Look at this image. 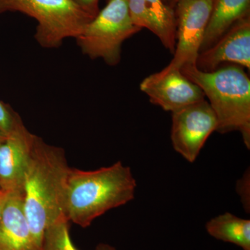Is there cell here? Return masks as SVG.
Masks as SVG:
<instances>
[{
    "mask_svg": "<svg viewBox=\"0 0 250 250\" xmlns=\"http://www.w3.org/2000/svg\"><path fill=\"white\" fill-rule=\"evenodd\" d=\"M0 190H1V189H0Z\"/></svg>",
    "mask_w": 250,
    "mask_h": 250,
    "instance_id": "cb8c5ba5",
    "label": "cell"
},
{
    "mask_svg": "<svg viewBox=\"0 0 250 250\" xmlns=\"http://www.w3.org/2000/svg\"><path fill=\"white\" fill-rule=\"evenodd\" d=\"M217 128V117L205 100L172 112L171 141L174 150L193 163Z\"/></svg>",
    "mask_w": 250,
    "mask_h": 250,
    "instance_id": "52a82bcc",
    "label": "cell"
},
{
    "mask_svg": "<svg viewBox=\"0 0 250 250\" xmlns=\"http://www.w3.org/2000/svg\"><path fill=\"white\" fill-rule=\"evenodd\" d=\"M136 181L131 168L118 161L95 170L70 168L64 200V214L82 228L108 210L134 200Z\"/></svg>",
    "mask_w": 250,
    "mask_h": 250,
    "instance_id": "7a4b0ae2",
    "label": "cell"
},
{
    "mask_svg": "<svg viewBox=\"0 0 250 250\" xmlns=\"http://www.w3.org/2000/svg\"><path fill=\"white\" fill-rule=\"evenodd\" d=\"M206 230L218 241L231 243L243 250H250V220L248 219L227 212L207 222Z\"/></svg>",
    "mask_w": 250,
    "mask_h": 250,
    "instance_id": "5bb4252c",
    "label": "cell"
},
{
    "mask_svg": "<svg viewBox=\"0 0 250 250\" xmlns=\"http://www.w3.org/2000/svg\"><path fill=\"white\" fill-rule=\"evenodd\" d=\"M250 172H246L241 179L237 182V192L241 197L245 209L250 211Z\"/></svg>",
    "mask_w": 250,
    "mask_h": 250,
    "instance_id": "e0dca14e",
    "label": "cell"
},
{
    "mask_svg": "<svg viewBox=\"0 0 250 250\" xmlns=\"http://www.w3.org/2000/svg\"><path fill=\"white\" fill-rule=\"evenodd\" d=\"M70 167L65 151L35 136L23 182L24 208L36 246L42 250L48 225L64 214V200Z\"/></svg>",
    "mask_w": 250,
    "mask_h": 250,
    "instance_id": "6da1fadb",
    "label": "cell"
},
{
    "mask_svg": "<svg viewBox=\"0 0 250 250\" xmlns=\"http://www.w3.org/2000/svg\"><path fill=\"white\" fill-rule=\"evenodd\" d=\"M5 138V135L3 134V133H1V131H0V143L1 142V141H3V140Z\"/></svg>",
    "mask_w": 250,
    "mask_h": 250,
    "instance_id": "7402d4cb",
    "label": "cell"
},
{
    "mask_svg": "<svg viewBox=\"0 0 250 250\" xmlns=\"http://www.w3.org/2000/svg\"><path fill=\"white\" fill-rule=\"evenodd\" d=\"M21 118L9 105L0 101V131L6 136L9 134Z\"/></svg>",
    "mask_w": 250,
    "mask_h": 250,
    "instance_id": "2e32d148",
    "label": "cell"
},
{
    "mask_svg": "<svg viewBox=\"0 0 250 250\" xmlns=\"http://www.w3.org/2000/svg\"><path fill=\"white\" fill-rule=\"evenodd\" d=\"M177 1H178V0H170V6L171 7L174 8V6H175V4L177 3Z\"/></svg>",
    "mask_w": 250,
    "mask_h": 250,
    "instance_id": "44dd1931",
    "label": "cell"
},
{
    "mask_svg": "<svg viewBox=\"0 0 250 250\" xmlns=\"http://www.w3.org/2000/svg\"><path fill=\"white\" fill-rule=\"evenodd\" d=\"M225 62H232L250 70V16L242 18L216 42L197 57L196 67L210 72Z\"/></svg>",
    "mask_w": 250,
    "mask_h": 250,
    "instance_id": "30bf717a",
    "label": "cell"
},
{
    "mask_svg": "<svg viewBox=\"0 0 250 250\" xmlns=\"http://www.w3.org/2000/svg\"><path fill=\"white\" fill-rule=\"evenodd\" d=\"M213 0H178L174 6L177 31L174 57L167 66L180 69L196 62Z\"/></svg>",
    "mask_w": 250,
    "mask_h": 250,
    "instance_id": "8992f818",
    "label": "cell"
},
{
    "mask_svg": "<svg viewBox=\"0 0 250 250\" xmlns=\"http://www.w3.org/2000/svg\"><path fill=\"white\" fill-rule=\"evenodd\" d=\"M141 30L131 21L127 0H108L75 39L84 55L115 66L121 62L123 42Z\"/></svg>",
    "mask_w": 250,
    "mask_h": 250,
    "instance_id": "5b68a950",
    "label": "cell"
},
{
    "mask_svg": "<svg viewBox=\"0 0 250 250\" xmlns=\"http://www.w3.org/2000/svg\"><path fill=\"white\" fill-rule=\"evenodd\" d=\"M131 21L136 27L155 34L166 48L174 54L177 20L174 8L164 0H127Z\"/></svg>",
    "mask_w": 250,
    "mask_h": 250,
    "instance_id": "8fae6325",
    "label": "cell"
},
{
    "mask_svg": "<svg viewBox=\"0 0 250 250\" xmlns=\"http://www.w3.org/2000/svg\"><path fill=\"white\" fill-rule=\"evenodd\" d=\"M9 192L4 191V190H0V220H1V213H2L3 207L6 201Z\"/></svg>",
    "mask_w": 250,
    "mask_h": 250,
    "instance_id": "d6986e66",
    "label": "cell"
},
{
    "mask_svg": "<svg viewBox=\"0 0 250 250\" xmlns=\"http://www.w3.org/2000/svg\"><path fill=\"white\" fill-rule=\"evenodd\" d=\"M250 0H213L200 52L209 48L242 18L249 16Z\"/></svg>",
    "mask_w": 250,
    "mask_h": 250,
    "instance_id": "4fadbf2b",
    "label": "cell"
},
{
    "mask_svg": "<svg viewBox=\"0 0 250 250\" xmlns=\"http://www.w3.org/2000/svg\"><path fill=\"white\" fill-rule=\"evenodd\" d=\"M87 13L95 18L98 14L99 0H74Z\"/></svg>",
    "mask_w": 250,
    "mask_h": 250,
    "instance_id": "ac0fdd59",
    "label": "cell"
},
{
    "mask_svg": "<svg viewBox=\"0 0 250 250\" xmlns=\"http://www.w3.org/2000/svg\"><path fill=\"white\" fill-rule=\"evenodd\" d=\"M95 250H117L114 247L106 243H100L97 246Z\"/></svg>",
    "mask_w": 250,
    "mask_h": 250,
    "instance_id": "ffe728a7",
    "label": "cell"
},
{
    "mask_svg": "<svg viewBox=\"0 0 250 250\" xmlns=\"http://www.w3.org/2000/svg\"><path fill=\"white\" fill-rule=\"evenodd\" d=\"M180 71L208 98L218 119L216 131H239L250 149V80L243 67L231 65L205 72L196 65H187Z\"/></svg>",
    "mask_w": 250,
    "mask_h": 250,
    "instance_id": "3957f363",
    "label": "cell"
},
{
    "mask_svg": "<svg viewBox=\"0 0 250 250\" xmlns=\"http://www.w3.org/2000/svg\"><path fill=\"white\" fill-rule=\"evenodd\" d=\"M0 250H41L26 217L23 191L8 193L0 220Z\"/></svg>",
    "mask_w": 250,
    "mask_h": 250,
    "instance_id": "7c38bea8",
    "label": "cell"
},
{
    "mask_svg": "<svg viewBox=\"0 0 250 250\" xmlns=\"http://www.w3.org/2000/svg\"><path fill=\"white\" fill-rule=\"evenodd\" d=\"M164 2H165L166 4L169 5V6H170V0H164Z\"/></svg>",
    "mask_w": 250,
    "mask_h": 250,
    "instance_id": "603a6c76",
    "label": "cell"
},
{
    "mask_svg": "<svg viewBox=\"0 0 250 250\" xmlns=\"http://www.w3.org/2000/svg\"><path fill=\"white\" fill-rule=\"evenodd\" d=\"M69 222L62 215L47 227L42 237V250H79L70 238Z\"/></svg>",
    "mask_w": 250,
    "mask_h": 250,
    "instance_id": "9a60e30c",
    "label": "cell"
},
{
    "mask_svg": "<svg viewBox=\"0 0 250 250\" xmlns=\"http://www.w3.org/2000/svg\"><path fill=\"white\" fill-rule=\"evenodd\" d=\"M36 135L21 120L0 143V189L23 191V182Z\"/></svg>",
    "mask_w": 250,
    "mask_h": 250,
    "instance_id": "9c48e42d",
    "label": "cell"
},
{
    "mask_svg": "<svg viewBox=\"0 0 250 250\" xmlns=\"http://www.w3.org/2000/svg\"><path fill=\"white\" fill-rule=\"evenodd\" d=\"M20 12L37 21L35 40L42 47L57 48L76 39L94 17L74 0H0V14Z\"/></svg>",
    "mask_w": 250,
    "mask_h": 250,
    "instance_id": "277c9868",
    "label": "cell"
},
{
    "mask_svg": "<svg viewBox=\"0 0 250 250\" xmlns=\"http://www.w3.org/2000/svg\"><path fill=\"white\" fill-rule=\"evenodd\" d=\"M140 88L151 103L172 113L205 98L201 88L184 76L180 69L169 66L145 78Z\"/></svg>",
    "mask_w": 250,
    "mask_h": 250,
    "instance_id": "ba28073f",
    "label": "cell"
}]
</instances>
